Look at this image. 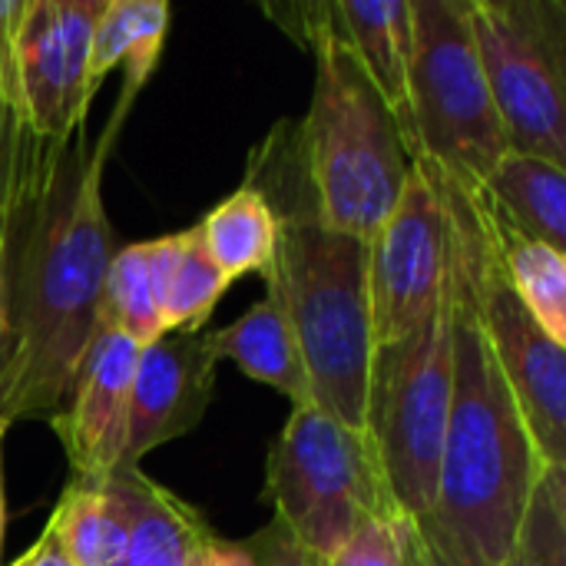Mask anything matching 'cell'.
Returning a JSON list of instances; mask_svg holds the SVG:
<instances>
[{
    "label": "cell",
    "mask_w": 566,
    "mask_h": 566,
    "mask_svg": "<svg viewBox=\"0 0 566 566\" xmlns=\"http://www.w3.org/2000/svg\"><path fill=\"white\" fill-rule=\"evenodd\" d=\"M136 93L119 96L106 133L86 126L40 139L7 109V289L13 352L0 378V424L56 421L83 355L103 325V282L113 232L103 209V166Z\"/></svg>",
    "instance_id": "obj_1"
},
{
    "label": "cell",
    "mask_w": 566,
    "mask_h": 566,
    "mask_svg": "<svg viewBox=\"0 0 566 566\" xmlns=\"http://www.w3.org/2000/svg\"><path fill=\"white\" fill-rule=\"evenodd\" d=\"M451 275V408L438 488L418 527L434 566H501L514 554L544 458L488 345L474 289L471 199L441 172Z\"/></svg>",
    "instance_id": "obj_2"
},
{
    "label": "cell",
    "mask_w": 566,
    "mask_h": 566,
    "mask_svg": "<svg viewBox=\"0 0 566 566\" xmlns=\"http://www.w3.org/2000/svg\"><path fill=\"white\" fill-rule=\"evenodd\" d=\"M305 40L315 53V93L302 123V172L322 226L368 242L395 212L411 156L332 3L308 13Z\"/></svg>",
    "instance_id": "obj_3"
},
{
    "label": "cell",
    "mask_w": 566,
    "mask_h": 566,
    "mask_svg": "<svg viewBox=\"0 0 566 566\" xmlns=\"http://www.w3.org/2000/svg\"><path fill=\"white\" fill-rule=\"evenodd\" d=\"M265 282L298 342L312 405L368 434L375 358L368 242L322 226L308 192L302 209L279 212V242Z\"/></svg>",
    "instance_id": "obj_4"
},
{
    "label": "cell",
    "mask_w": 566,
    "mask_h": 566,
    "mask_svg": "<svg viewBox=\"0 0 566 566\" xmlns=\"http://www.w3.org/2000/svg\"><path fill=\"white\" fill-rule=\"evenodd\" d=\"M408 99L418 153L458 189L478 192L511 153L474 46L468 0H411Z\"/></svg>",
    "instance_id": "obj_5"
},
{
    "label": "cell",
    "mask_w": 566,
    "mask_h": 566,
    "mask_svg": "<svg viewBox=\"0 0 566 566\" xmlns=\"http://www.w3.org/2000/svg\"><path fill=\"white\" fill-rule=\"evenodd\" d=\"M269 497L275 521L325 560L365 521L401 514L371 438L315 405L292 408L285 431L272 444Z\"/></svg>",
    "instance_id": "obj_6"
},
{
    "label": "cell",
    "mask_w": 566,
    "mask_h": 566,
    "mask_svg": "<svg viewBox=\"0 0 566 566\" xmlns=\"http://www.w3.org/2000/svg\"><path fill=\"white\" fill-rule=\"evenodd\" d=\"M451 408V275L438 312L405 342L375 348L368 438L391 497L421 524L434 504L441 441Z\"/></svg>",
    "instance_id": "obj_7"
},
{
    "label": "cell",
    "mask_w": 566,
    "mask_h": 566,
    "mask_svg": "<svg viewBox=\"0 0 566 566\" xmlns=\"http://www.w3.org/2000/svg\"><path fill=\"white\" fill-rule=\"evenodd\" d=\"M468 20L511 153L564 166L566 7L560 0H468Z\"/></svg>",
    "instance_id": "obj_8"
},
{
    "label": "cell",
    "mask_w": 566,
    "mask_h": 566,
    "mask_svg": "<svg viewBox=\"0 0 566 566\" xmlns=\"http://www.w3.org/2000/svg\"><path fill=\"white\" fill-rule=\"evenodd\" d=\"M471 199L474 289L488 345L517 398L527 431L551 468H566V358L564 348L521 305L494 245L491 222L478 192Z\"/></svg>",
    "instance_id": "obj_9"
},
{
    "label": "cell",
    "mask_w": 566,
    "mask_h": 566,
    "mask_svg": "<svg viewBox=\"0 0 566 566\" xmlns=\"http://www.w3.org/2000/svg\"><path fill=\"white\" fill-rule=\"evenodd\" d=\"M448 289V209L438 169L418 156L388 222L368 239L375 348L411 338Z\"/></svg>",
    "instance_id": "obj_10"
},
{
    "label": "cell",
    "mask_w": 566,
    "mask_h": 566,
    "mask_svg": "<svg viewBox=\"0 0 566 566\" xmlns=\"http://www.w3.org/2000/svg\"><path fill=\"white\" fill-rule=\"evenodd\" d=\"M106 0H27L10 56H0L3 90L40 139L86 126L90 50Z\"/></svg>",
    "instance_id": "obj_11"
},
{
    "label": "cell",
    "mask_w": 566,
    "mask_h": 566,
    "mask_svg": "<svg viewBox=\"0 0 566 566\" xmlns=\"http://www.w3.org/2000/svg\"><path fill=\"white\" fill-rule=\"evenodd\" d=\"M216 365L209 332H166L139 348L119 471H136L153 448L189 434L202 421L216 388Z\"/></svg>",
    "instance_id": "obj_12"
},
{
    "label": "cell",
    "mask_w": 566,
    "mask_h": 566,
    "mask_svg": "<svg viewBox=\"0 0 566 566\" xmlns=\"http://www.w3.org/2000/svg\"><path fill=\"white\" fill-rule=\"evenodd\" d=\"M136 361L139 348L113 328H103L83 355L66 408L50 421L76 481H106L119 471Z\"/></svg>",
    "instance_id": "obj_13"
},
{
    "label": "cell",
    "mask_w": 566,
    "mask_h": 566,
    "mask_svg": "<svg viewBox=\"0 0 566 566\" xmlns=\"http://www.w3.org/2000/svg\"><path fill=\"white\" fill-rule=\"evenodd\" d=\"M332 17L342 36L348 40L352 53L358 56L365 76L378 90L381 103L395 116L405 149L415 163L421 153H418L411 99H408L411 43H415L411 0H378V3L342 0V3H332Z\"/></svg>",
    "instance_id": "obj_14"
},
{
    "label": "cell",
    "mask_w": 566,
    "mask_h": 566,
    "mask_svg": "<svg viewBox=\"0 0 566 566\" xmlns=\"http://www.w3.org/2000/svg\"><path fill=\"white\" fill-rule=\"evenodd\" d=\"M139 468L106 481H76L63 491L50 527L76 566H123L139 511Z\"/></svg>",
    "instance_id": "obj_15"
},
{
    "label": "cell",
    "mask_w": 566,
    "mask_h": 566,
    "mask_svg": "<svg viewBox=\"0 0 566 566\" xmlns=\"http://www.w3.org/2000/svg\"><path fill=\"white\" fill-rule=\"evenodd\" d=\"M209 345L216 358H232L242 375L282 391L295 408L312 405V385L302 365L298 342L282 305L272 295L255 302L229 328L209 332Z\"/></svg>",
    "instance_id": "obj_16"
},
{
    "label": "cell",
    "mask_w": 566,
    "mask_h": 566,
    "mask_svg": "<svg viewBox=\"0 0 566 566\" xmlns=\"http://www.w3.org/2000/svg\"><path fill=\"white\" fill-rule=\"evenodd\" d=\"M146 255L166 332H202L232 282L206 252L199 229L153 239L146 242Z\"/></svg>",
    "instance_id": "obj_17"
},
{
    "label": "cell",
    "mask_w": 566,
    "mask_h": 566,
    "mask_svg": "<svg viewBox=\"0 0 566 566\" xmlns=\"http://www.w3.org/2000/svg\"><path fill=\"white\" fill-rule=\"evenodd\" d=\"M478 196L521 235L547 242L564 252L566 245V172L564 166L507 153Z\"/></svg>",
    "instance_id": "obj_18"
},
{
    "label": "cell",
    "mask_w": 566,
    "mask_h": 566,
    "mask_svg": "<svg viewBox=\"0 0 566 566\" xmlns=\"http://www.w3.org/2000/svg\"><path fill=\"white\" fill-rule=\"evenodd\" d=\"M169 30V3L163 0H106L93 30L90 50V86L116 66L126 73V93H139L159 63L163 40Z\"/></svg>",
    "instance_id": "obj_19"
},
{
    "label": "cell",
    "mask_w": 566,
    "mask_h": 566,
    "mask_svg": "<svg viewBox=\"0 0 566 566\" xmlns=\"http://www.w3.org/2000/svg\"><path fill=\"white\" fill-rule=\"evenodd\" d=\"M196 229L229 282L242 275H269L279 242V212L259 186L245 182L235 189Z\"/></svg>",
    "instance_id": "obj_20"
},
{
    "label": "cell",
    "mask_w": 566,
    "mask_h": 566,
    "mask_svg": "<svg viewBox=\"0 0 566 566\" xmlns=\"http://www.w3.org/2000/svg\"><path fill=\"white\" fill-rule=\"evenodd\" d=\"M481 199V196H478ZM484 216L494 232L497 255L504 262V272L521 298V305L531 312V318L547 332L551 342L560 348L566 345V255L560 249L521 235L514 226H507L484 199Z\"/></svg>",
    "instance_id": "obj_21"
},
{
    "label": "cell",
    "mask_w": 566,
    "mask_h": 566,
    "mask_svg": "<svg viewBox=\"0 0 566 566\" xmlns=\"http://www.w3.org/2000/svg\"><path fill=\"white\" fill-rule=\"evenodd\" d=\"M209 541L212 531L202 514L143 474L139 511L123 566H199Z\"/></svg>",
    "instance_id": "obj_22"
},
{
    "label": "cell",
    "mask_w": 566,
    "mask_h": 566,
    "mask_svg": "<svg viewBox=\"0 0 566 566\" xmlns=\"http://www.w3.org/2000/svg\"><path fill=\"white\" fill-rule=\"evenodd\" d=\"M103 325L126 335L136 348H146L166 335L149 275L146 242L113 252L103 282Z\"/></svg>",
    "instance_id": "obj_23"
},
{
    "label": "cell",
    "mask_w": 566,
    "mask_h": 566,
    "mask_svg": "<svg viewBox=\"0 0 566 566\" xmlns=\"http://www.w3.org/2000/svg\"><path fill=\"white\" fill-rule=\"evenodd\" d=\"M524 566H566V478L564 468L544 464L514 541Z\"/></svg>",
    "instance_id": "obj_24"
},
{
    "label": "cell",
    "mask_w": 566,
    "mask_h": 566,
    "mask_svg": "<svg viewBox=\"0 0 566 566\" xmlns=\"http://www.w3.org/2000/svg\"><path fill=\"white\" fill-rule=\"evenodd\" d=\"M411 517H371L365 521L328 560V566H401L405 560V531Z\"/></svg>",
    "instance_id": "obj_25"
},
{
    "label": "cell",
    "mask_w": 566,
    "mask_h": 566,
    "mask_svg": "<svg viewBox=\"0 0 566 566\" xmlns=\"http://www.w3.org/2000/svg\"><path fill=\"white\" fill-rule=\"evenodd\" d=\"M255 566H328L325 557L312 554L308 547H302L279 521L269 524L265 531H259L252 541H245Z\"/></svg>",
    "instance_id": "obj_26"
},
{
    "label": "cell",
    "mask_w": 566,
    "mask_h": 566,
    "mask_svg": "<svg viewBox=\"0 0 566 566\" xmlns=\"http://www.w3.org/2000/svg\"><path fill=\"white\" fill-rule=\"evenodd\" d=\"M10 109V103H7ZM7 219H10V176H7V126L0 149V378L10 365L13 332H10V289H7Z\"/></svg>",
    "instance_id": "obj_27"
},
{
    "label": "cell",
    "mask_w": 566,
    "mask_h": 566,
    "mask_svg": "<svg viewBox=\"0 0 566 566\" xmlns=\"http://www.w3.org/2000/svg\"><path fill=\"white\" fill-rule=\"evenodd\" d=\"M199 566H255V557L249 551V544L242 541H222L212 534V541L206 544Z\"/></svg>",
    "instance_id": "obj_28"
},
{
    "label": "cell",
    "mask_w": 566,
    "mask_h": 566,
    "mask_svg": "<svg viewBox=\"0 0 566 566\" xmlns=\"http://www.w3.org/2000/svg\"><path fill=\"white\" fill-rule=\"evenodd\" d=\"M10 566H76L70 557H66V551H63V544H60V537L53 534V527L46 524V531H43V537L17 560V564Z\"/></svg>",
    "instance_id": "obj_29"
},
{
    "label": "cell",
    "mask_w": 566,
    "mask_h": 566,
    "mask_svg": "<svg viewBox=\"0 0 566 566\" xmlns=\"http://www.w3.org/2000/svg\"><path fill=\"white\" fill-rule=\"evenodd\" d=\"M23 10H27V0H0V56L10 53V43H13Z\"/></svg>",
    "instance_id": "obj_30"
},
{
    "label": "cell",
    "mask_w": 566,
    "mask_h": 566,
    "mask_svg": "<svg viewBox=\"0 0 566 566\" xmlns=\"http://www.w3.org/2000/svg\"><path fill=\"white\" fill-rule=\"evenodd\" d=\"M401 566H434L431 557H428V551H424V541H421L415 521L405 531V560H401Z\"/></svg>",
    "instance_id": "obj_31"
},
{
    "label": "cell",
    "mask_w": 566,
    "mask_h": 566,
    "mask_svg": "<svg viewBox=\"0 0 566 566\" xmlns=\"http://www.w3.org/2000/svg\"><path fill=\"white\" fill-rule=\"evenodd\" d=\"M7 431L10 428L0 424V557H3V527H7V504H3V438H7Z\"/></svg>",
    "instance_id": "obj_32"
},
{
    "label": "cell",
    "mask_w": 566,
    "mask_h": 566,
    "mask_svg": "<svg viewBox=\"0 0 566 566\" xmlns=\"http://www.w3.org/2000/svg\"><path fill=\"white\" fill-rule=\"evenodd\" d=\"M7 103H10V96L3 90V73H0V149H3V126H7Z\"/></svg>",
    "instance_id": "obj_33"
},
{
    "label": "cell",
    "mask_w": 566,
    "mask_h": 566,
    "mask_svg": "<svg viewBox=\"0 0 566 566\" xmlns=\"http://www.w3.org/2000/svg\"><path fill=\"white\" fill-rule=\"evenodd\" d=\"M501 566H524V560H521V557H514V554H511V557H507V560H504V564Z\"/></svg>",
    "instance_id": "obj_34"
}]
</instances>
